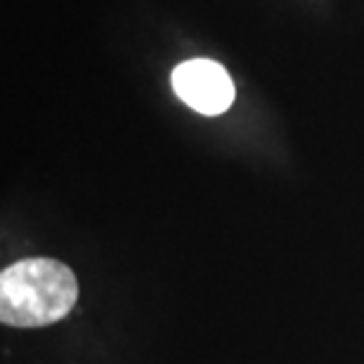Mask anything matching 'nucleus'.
<instances>
[{"mask_svg":"<svg viewBox=\"0 0 364 364\" xmlns=\"http://www.w3.org/2000/svg\"><path fill=\"white\" fill-rule=\"evenodd\" d=\"M76 301V274L53 258H26L0 272V319L7 326H50L67 317Z\"/></svg>","mask_w":364,"mask_h":364,"instance_id":"obj_1","label":"nucleus"},{"mask_svg":"<svg viewBox=\"0 0 364 364\" xmlns=\"http://www.w3.org/2000/svg\"><path fill=\"white\" fill-rule=\"evenodd\" d=\"M173 90L178 97L203 116L228 112L235 102V83L223 64L213 60H189L173 71Z\"/></svg>","mask_w":364,"mask_h":364,"instance_id":"obj_2","label":"nucleus"}]
</instances>
